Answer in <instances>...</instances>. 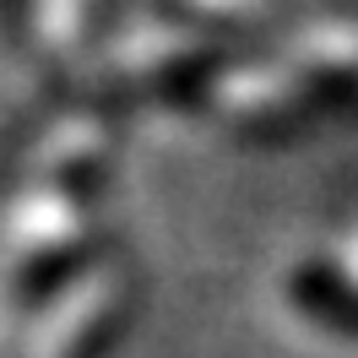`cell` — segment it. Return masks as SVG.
Segmentation results:
<instances>
[{
    "mask_svg": "<svg viewBox=\"0 0 358 358\" xmlns=\"http://www.w3.org/2000/svg\"><path fill=\"white\" fill-rule=\"evenodd\" d=\"M288 304L304 315L310 326L358 342V277L342 271L336 261H320V255H315V261H299V266L288 271Z\"/></svg>",
    "mask_w": 358,
    "mask_h": 358,
    "instance_id": "1",
    "label": "cell"
},
{
    "mask_svg": "<svg viewBox=\"0 0 358 358\" xmlns=\"http://www.w3.org/2000/svg\"><path fill=\"white\" fill-rule=\"evenodd\" d=\"M103 250H109V239H98V234H76V239L44 245L38 255H27L22 271L11 277V299H17V304H27V310L66 299L82 277H92V266L103 261Z\"/></svg>",
    "mask_w": 358,
    "mask_h": 358,
    "instance_id": "2",
    "label": "cell"
},
{
    "mask_svg": "<svg viewBox=\"0 0 358 358\" xmlns=\"http://www.w3.org/2000/svg\"><path fill=\"white\" fill-rule=\"evenodd\" d=\"M228 60H234L228 49H179V55H169L147 76V92L163 98V103H174V109H196V103H206V92L217 87Z\"/></svg>",
    "mask_w": 358,
    "mask_h": 358,
    "instance_id": "3",
    "label": "cell"
},
{
    "mask_svg": "<svg viewBox=\"0 0 358 358\" xmlns=\"http://www.w3.org/2000/svg\"><path fill=\"white\" fill-rule=\"evenodd\" d=\"M304 98L315 109H358V71L353 66H331L304 76Z\"/></svg>",
    "mask_w": 358,
    "mask_h": 358,
    "instance_id": "4",
    "label": "cell"
},
{
    "mask_svg": "<svg viewBox=\"0 0 358 358\" xmlns=\"http://www.w3.org/2000/svg\"><path fill=\"white\" fill-rule=\"evenodd\" d=\"M120 331H125V310H120V315H98L87 331L76 336V348H71L66 358H109L114 342H120Z\"/></svg>",
    "mask_w": 358,
    "mask_h": 358,
    "instance_id": "5",
    "label": "cell"
}]
</instances>
